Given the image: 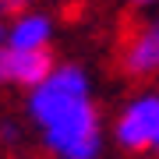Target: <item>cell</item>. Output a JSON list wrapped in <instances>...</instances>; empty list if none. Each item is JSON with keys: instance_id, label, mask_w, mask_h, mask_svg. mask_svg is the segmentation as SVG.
<instances>
[{"instance_id": "cell-3", "label": "cell", "mask_w": 159, "mask_h": 159, "mask_svg": "<svg viewBox=\"0 0 159 159\" xmlns=\"http://www.w3.org/2000/svg\"><path fill=\"white\" fill-rule=\"evenodd\" d=\"M120 67L131 78H148V74L159 71V14L145 18L127 35L124 53H120Z\"/></svg>"}, {"instance_id": "cell-4", "label": "cell", "mask_w": 159, "mask_h": 159, "mask_svg": "<svg viewBox=\"0 0 159 159\" xmlns=\"http://www.w3.org/2000/svg\"><path fill=\"white\" fill-rule=\"evenodd\" d=\"M53 71V57L46 50H18L0 46V85H25L35 89Z\"/></svg>"}, {"instance_id": "cell-2", "label": "cell", "mask_w": 159, "mask_h": 159, "mask_svg": "<svg viewBox=\"0 0 159 159\" xmlns=\"http://www.w3.org/2000/svg\"><path fill=\"white\" fill-rule=\"evenodd\" d=\"M117 142L138 152V148H159V96H138L117 120Z\"/></svg>"}, {"instance_id": "cell-6", "label": "cell", "mask_w": 159, "mask_h": 159, "mask_svg": "<svg viewBox=\"0 0 159 159\" xmlns=\"http://www.w3.org/2000/svg\"><path fill=\"white\" fill-rule=\"evenodd\" d=\"M29 4H35V0H0V18H7V14H21Z\"/></svg>"}, {"instance_id": "cell-1", "label": "cell", "mask_w": 159, "mask_h": 159, "mask_svg": "<svg viewBox=\"0 0 159 159\" xmlns=\"http://www.w3.org/2000/svg\"><path fill=\"white\" fill-rule=\"evenodd\" d=\"M29 110L43 127L46 148L57 159H96L99 156V113L89 96V74L74 64L53 67L32 89Z\"/></svg>"}, {"instance_id": "cell-5", "label": "cell", "mask_w": 159, "mask_h": 159, "mask_svg": "<svg viewBox=\"0 0 159 159\" xmlns=\"http://www.w3.org/2000/svg\"><path fill=\"white\" fill-rule=\"evenodd\" d=\"M53 35V21L39 11H21L7 29V46H18V50H46Z\"/></svg>"}, {"instance_id": "cell-7", "label": "cell", "mask_w": 159, "mask_h": 159, "mask_svg": "<svg viewBox=\"0 0 159 159\" xmlns=\"http://www.w3.org/2000/svg\"><path fill=\"white\" fill-rule=\"evenodd\" d=\"M7 29L11 25H4V18H0V43H7Z\"/></svg>"}, {"instance_id": "cell-8", "label": "cell", "mask_w": 159, "mask_h": 159, "mask_svg": "<svg viewBox=\"0 0 159 159\" xmlns=\"http://www.w3.org/2000/svg\"><path fill=\"white\" fill-rule=\"evenodd\" d=\"M131 4H156V0H131Z\"/></svg>"}]
</instances>
